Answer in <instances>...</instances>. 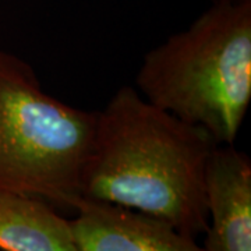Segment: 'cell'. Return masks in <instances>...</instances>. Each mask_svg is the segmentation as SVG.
I'll use <instances>...</instances> for the list:
<instances>
[{
    "label": "cell",
    "mask_w": 251,
    "mask_h": 251,
    "mask_svg": "<svg viewBox=\"0 0 251 251\" xmlns=\"http://www.w3.org/2000/svg\"><path fill=\"white\" fill-rule=\"evenodd\" d=\"M215 145L125 85L97 112L81 197L143 211L196 239L208 229L204 172Z\"/></svg>",
    "instance_id": "1"
},
{
    "label": "cell",
    "mask_w": 251,
    "mask_h": 251,
    "mask_svg": "<svg viewBox=\"0 0 251 251\" xmlns=\"http://www.w3.org/2000/svg\"><path fill=\"white\" fill-rule=\"evenodd\" d=\"M135 84L152 105L233 144L251 102V0H218L144 56Z\"/></svg>",
    "instance_id": "2"
},
{
    "label": "cell",
    "mask_w": 251,
    "mask_h": 251,
    "mask_svg": "<svg viewBox=\"0 0 251 251\" xmlns=\"http://www.w3.org/2000/svg\"><path fill=\"white\" fill-rule=\"evenodd\" d=\"M97 126V112L42 90L34 69L0 48V188L73 208Z\"/></svg>",
    "instance_id": "3"
},
{
    "label": "cell",
    "mask_w": 251,
    "mask_h": 251,
    "mask_svg": "<svg viewBox=\"0 0 251 251\" xmlns=\"http://www.w3.org/2000/svg\"><path fill=\"white\" fill-rule=\"evenodd\" d=\"M69 219L75 251H200L194 237L130 206L78 197Z\"/></svg>",
    "instance_id": "4"
},
{
    "label": "cell",
    "mask_w": 251,
    "mask_h": 251,
    "mask_svg": "<svg viewBox=\"0 0 251 251\" xmlns=\"http://www.w3.org/2000/svg\"><path fill=\"white\" fill-rule=\"evenodd\" d=\"M208 229L202 250H251V162L233 144H216L204 172Z\"/></svg>",
    "instance_id": "5"
},
{
    "label": "cell",
    "mask_w": 251,
    "mask_h": 251,
    "mask_svg": "<svg viewBox=\"0 0 251 251\" xmlns=\"http://www.w3.org/2000/svg\"><path fill=\"white\" fill-rule=\"evenodd\" d=\"M0 250L75 251L69 219L41 198L0 188Z\"/></svg>",
    "instance_id": "6"
}]
</instances>
